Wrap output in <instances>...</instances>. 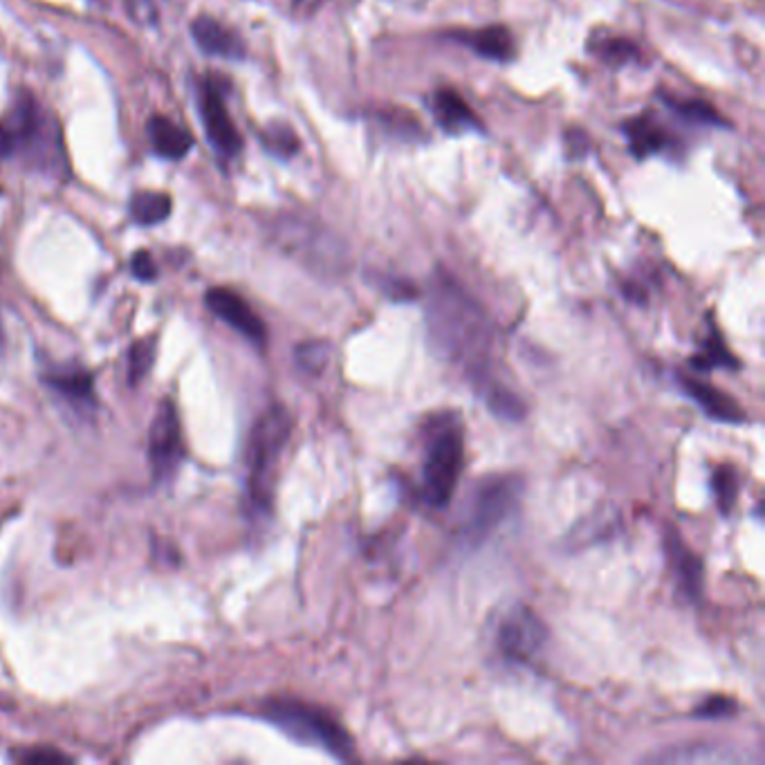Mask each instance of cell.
Returning <instances> with one entry per match:
<instances>
[{
  "label": "cell",
  "mask_w": 765,
  "mask_h": 765,
  "mask_svg": "<svg viewBox=\"0 0 765 765\" xmlns=\"http://www.w3.org/2000/svg\"><path fill=\"white\" fill-rule=\"evenodd\" d=\"M429 331L438 348L485 382L491 328L480 308L449 281H440L429 305Z\"/></svg>",
  "instance_id": "6da1fadb"
},
{
  "label": "cell",
  "mask_w": 765,
  "mask_h": 765,
  "mask_svg": "<svg viewBox=\"0 0 765 765\" xmlns=\"http://www.w3.org/2000/svg\"><path fill=\"white\" fill-rule=\"evenodd\" d=\"M290 433L292 418L281 404L260 414L252 427L245 452V499L252 517H267L273 512L277 472Z\"/></svg>",
  "instance_id": "7a4b0ae2"
},
{
  "label": "cell",
  "mask_w": 765,
  "mask_h": 765,
  "mask_svg": "<svg viewBox=\"0 0 765 765\" xmlns=\"http://www.w3.org/2000/svg\"><path fill=\"white\" fill-rule=\"evenodd\" d=\"M260 714L297 743L320 747L339 761H348L352 756L350 737L333 716H328L320 707H312L301 700L275 698L263 705Z\"/></svg>",
  "instance_id": "3957f363"
},
{
  "label": "cell",
  "mask_w": 765,
  "mask_h": 765,
  "mask_svg": "<svg viewBox=\"0 0 765 765\" xmlns=\"http://www.w3.org/2000/svg\"><path fill=\"white\" fill-rule=\"evenodd\" d=\"M523 499V480L512 474L483 478L467 501L461 523V542L478 548L497 532L519 508Z\"/></svg>",
  "instance_id": "277c9868"
},
{
  "label": "cell",
  "mask_w": 765,
  "mask_h": 765,
  "mask_svg": "<svg viewBox=\"0 0 765 765\" xmlns=\"http://www.w3.org/2000/svg\"><path fill=\"white\" fill-rule=\"evenodd\" d=\"M465 442L459 425H442L431 442L422 463V499L431 508H447L452 501L463 472Z\"/></svg>",
  "instance_id": "5b68a950"
},
{
  "label": "cell",
  "mask_w": 765,
  "mask_h": 765,
  "mask_svg": "<svg viewBox=\"0 0 765 765\" xmlns=\"http://www.w3.org/2000/svg\"><path fill=\"white\" fill-rule=\"evenodd\" d=\"M275 241L288 256H294L299 263L310 267L320 275H337L344 267V252L331 234H322L312 224L283 218L275 224Z\"/></svg>",
  "instance_id": "8992f818"
},
{
  "label": "cell",
  "mask_w": 765,
  "mask_h": 765,
  "mask_svg": "<svg viewBox=\"0 0 765 765\" xmlns=\"http://www.w3.org/2000/svg\"><path fill=\"white\" fill-rule=\"evenodd\" d=\"M185 456L183 444V425H179L177 412L169 399L160 402L158 414L149 431V461L155 483H166L175 476L179 463Z\"/></svg>",
  "instance_id": "52a82bcc"
},
{
  "label": "cell",
  "mask_w": 765,
  "mask_h": 765,
  "mask_svg": "<svg viewBox=\"0 0 765 765\" xmlns=\"http://www.w3.org/2000/svg\"><path fill=\"white\" fill-rule=\"evenodd\" d=\"M198 106H200V119L207 132V140L211 142V147L224 158L236 155L243 149V138L228 111V104H224L222 90L218 88L216 81L207 79L202 83Z\"/></svg>",
  "instance_id": "ba28073f"
},
{
  "label": "cell",
  "mask_w": 765,
  "mask_h": 765,
  "mask_svg": "<svg viewBox=\"0 0 765 765\" xmlns=\"http://www.w3.org/2000/svg\"><path fill=\"white\" fill-rule=\"evenodd\" d=\"M548 631L544 622L528 606H517L508 613L499 628V649L514 662L532 660L546 645Z\"/></svg>",
  "instance_id": "9c48e42d"
},
{
  "label": "cell",
  "mask_w": 765,
  "mask_h": 765,
  "mask_svg": "<svg viewBox=\"0 0 765 765\" xmlns=\"http://www.w3.org/2000/svg\"><path fill=\"white\" fill-rule=\"evenodd\" d=\"M205 303L220 322L228 324L232 331H236L250 344H254L258 348H263L267 344V328H265L263 320L241 294H236L228 288H211L205 294Z\"/></svg>",
  "instance_id": "30bf717a"
},
{
  "label": "cell",
  "mask_w": 765,
  "mask_h": 765,
  "mask_svg": "<svg viewBox=\"0 0 765 765\" xmlns=\"http://www.w3.org/2000/svg\"><path fill=\"white\" fill-rule=\"evenodd\" d=\"M447 38H452L465 45L474 55L497 63H510L517 53L514 36L503 25H489L480 30H454L447 32Z\"/></svg>",
  "instance_id": "8fae6325"
},
{
  "label": "cell",
  "mask_w": 765,
  "mask_h": 765,
  "mask_svg": "<svg viewBox=\"0 0 765 765\" xmlns=\"http://www.w3.org/2000/svg\"><path fill=\"white\" fill-rule=\"evenodd\" d=\"M431 113L436 124L449 135L483 132V121L470 108V104L452 88H440L431 100Z\"/></svg>",
  "instance_id": "7c38bea8"
},
{
  "label": "cell",
  "mask_w": 765,
  "mask_h": 765,
  "mask_svg": "<svg viewBox=\"0 0 765 765\" xmlns=\"http://www.w3.org/2000/svg\"><path fill=\"white\" fill-rule=\"evenodd\" d=\"M681 389L685 391L687 397H692L698 407L716 422L723 425H741L745 422V414L739 407V402L723 393L721 389H716L711 384H705L696 378H681Z\"/></svg>",
  "instance_id": "4fadbf2b"
},
{
  "label": "cell",
  "mask_w": 765,
  "mask_h": 765,
  "mask_svg": "<svg viewBox=\"0 0 765 765\" xmlns=\"http://www.w3.org/2000/svg\"><path fill=\"white\" fill-rule=\"evenodd\" d=\"M622 135L628 142V151L634 153L636 160H647L651 155H658L667 149H671L673 140L669 138V132L649 115H638L626 119L619 126Z\"/></svg>",
  "instance_id": "5bb4252c"
},
{
  "label": "cell",
  "mask_w": 765,
  "mask_h": 765,
  "mask_svg": "<svg viewBox=\"0 0 765 765\" xmlns=\"http://www.w3.org/2000/svg\"><path fill=\"white\" fill-rule=\"evenodd\" d=\"M192 34L194 40L198 43V48L211 57H222V59H243L245 57V45L234 34L230 27H224L220 21L211 16H198L192 23Z\"/></svg>",
  "instance_id": "9a60e30c"
},
{
  "label": "cell",
  "mask_w": 765,
  "mask_h": 765,
  "mask_svg": "<svg viewBox=\"0 0 765 765\" xmlns=\"http://www.w3.org/2000/svg\"><path fill=\"white\" fill-rule=\"evenodd\" d=\"M55 393H59L72 409L90 414L95 409L93 375L83 369H55L43 378Z\"/></svg>",
  "instance_id": "2e32d148"
},
{
  "label": "cell",
  "mask_w": 765,
  "mask_h": 765,
  "mask_svg": "<svg viewBox=\"0 0 765 765\" xmlns=\"http://www.w3.org/2000/svg\"><path fill=\"white\" fill-rule=\"evenodd\" d=\"M147 132L153 151L171 162H177L189 155L192 147H194V138L192 132L183 126H177L175 121H171L169 117L155 115L149 119L147 124Z\"/></svg>",
  "instance_id": "e0dca14e"
},
{
  "label": "cell",
  "mask_w": 765,
  "mask_h": 765,
  "mask_svg": "<svg viewBox=\"0 0 765 765\" xmlns=\"http://www.w3.org/2000/svg\"><path fill=\"white\" fill-rule=\"evenodd\" d=\"M669 555L673 559V568H676V577L683 593L689 600H698L703 593V561L689 546L681 542L679 534L671 536Z\"/></svg>",
  "instance_id": "ac0fdd59"
},
{
  "label": "cell",
  "mask_w": 765,
  "mask_h": 765,
  "mask_svg": "<svg viewBox=\"0 0 765 765\" xmlns=\"http://www.w3.org/2000/svg\"><path fill=\"white\" fill-rule=\"evenodd\" d=\"M171 196L160 192H140L130 200V218L138 224H144V228L164 222L171 216Z\"/></svg>",
  "instance_id": "d6986e66"
},
{
  "label": "cell",
  "mask_w": 765,
  "mask_h": 765,
  "mask_svg": "<svg viewBox=\"0 0 765 765\" xmlns=\"http://www.w3.org/2000/svg\"><path fill=\"white\" fill-rule=\"evenodd\" d=\"M593 53L611 68H624V66H631V63H640V59H642V53H640L638 45L624 36L600 38L593 45Z\"/></svg>",
  "instance_id": "ffe728a7"
},
{
  "label": "cell",
  "mask_w": 765,
  "mask_h": 765,
  "mask_svg": "<svg viewBox=\"0 0 765 765\" xmlns=\"http://www.w3.org/2000/svg\"><path fill=\"white\" fill-rule=\"evenodd\" d=\"M483 389H485V402L494 416H499V418L510 420V422L523 418V414H525L523 402L512 391H508L503 384L487 382Z\"/></svg>",
  "instance_id": "44dd1931"
},
{
  "label": "cell",
  "mask_w": 765,
  "mask_h": 765,
  "mask_svg": "<svg viewBox=\"0 0 765 765\" xmlns=\"http://www.w3.org/2000/svg\"><path fill=\"white\" fill-rule=\"evenodd\" d=\"M664 104L676 113L679 117H683L689 124H700V126H721L728 128V121L718 115V111L700 100H671L664 97Z\"/></svg>",
  "instance_id": "7402d4cb"
},
{
  "label": "cell",
  "mask_w": 765,
  "mask_h": 765,
  "mask_svg": "<svg viewBox=\"0 0 765 765\" xmlns=\"http://www.w3.org/2000/svg\"><path fill=\"white\" fill-rule=\"evenodd\" d=\"M692 367L700 369V371H709V369H718V367H723V369H734L737 362H734V357L730 355V350L726 348V344L721 341V337H718L716 333H709L703 348H700V355H696L692 359Z\"/></svg>",
  "instance_id": "603a6c76"
},
{
  "label": "cell",
  "mask_w": 765,
  "mask_h": 765,
  "mask_svg": "<svg viewBox=\"0 0 765 765\" xmlns=\"http://www.w3.org/2000/svg\"><path fill=\"white\" fill-rule=\"evenodd\" d=\"M331 352L333 350H331V346L326 341H305V344L297 346V350H294L297 367L303 373L317 375V373H322L328 367Z\"/></svg>",
  "instance_id": "cb8c5ba5"
},
{
  "label": "cell",
  "mask_w": 765,
  "mask_h": 765,
  "mask_svg": "<svg viewBox=\"0 0 765 765\" xmlns=\"http://www.w3.org/2000/svg\"><path fill=\"white\" fill-rule=\"evenodd\" d=\"M263 144L269 153L281 158V160H290L292 155H297V151L301 147L299 138L290 126H269L263 132Z\"/></svg>",
  "instance_id": "d4e9b609"
},
{
  "label": "cell",
  "mask_w": 765,
  "mask_h": 765,
  "mask_svg": "<svg viewBox=\"0 0 765 765\" xmlns=\"http://www.w3.org/2000/svg\"><path fill=\"white\" fill-rule=\"evenodd\" d=\"M155 359V344L153 341H138L128 350V382L138 384L151 369Z\"/></svg>",
  "instance_id": "484cf974"
},
{
  "label": "cell",
  "mask_w": 765,
  "mask_h": 765,
  "mask_svg": "<svg viewBox=\"0 0 765 765\" xmlns=\"http://www.w3.org/2000/svg\"><path fill=\"white\" fill-rule=\"evenodd\" d=\"M711 485H714V494H716L718 508H721V512L728 514V512L734 508L737 491H739L734 470H732V467H718V470L714 472Z\"/></svg>",
  "instance_id": "4316f807"
},
{
  "label": "cell",
  "mask_w": 765,
  "mask_h": 765,
  "mask_svg": "<svg viewBox=\"0 0 765 765\" xmlns=\"http://www.w3.org/2000/svg\"><path fill=\"white\" fill-rule=\"evenodd\" d=\"M707 754H698V750H673V752H667L662 756H658L656 761H669V763H676V761H700V758H707V761H743L741 756H732L730 752H723L721 747H703Z\"/></svg>",
  "instance_id": "83f0119b"
},
{
  "label": "cell",
  "mask_w": 765,
  "mask_h": 765,
  "mask_svg": "<svg viewBox=\"0 0 765 765\" xmlns=\"http://www.w3.org/2000/svg\"><path fill=\"white\" fill-rule=\"evenodd\" d=\"M734 709H737V705L732 698L709 696L694 709V716H698V718H726V716H732Z\"/></svg>",
  "instance_id": "f1b7e54d"
},
{
  "label": "cell",
  "mask_w": 765,
  "mask_h": 765,
  "mask_svg": "<svg viewBox=\"0 0 765 765\" xmlns=\"http://www.w3.org/2000/svg\"><path fill=\"white\" fill-rule=\"evenodd\" d=\"M130 273L135 279L149 283L158 277V265L149 252H138L130 258Z\"/></svg>",
  "instance_id": "f546056e"
},
{
  "label": "cell",
  "mask_w": 765,
  "mask_h": 765,
  "mask_svg": "<svg viewBox=\"0 0 765 765\" xmlns=\"http://www.w3.org/2000/svg\"><path fill=\"white\" fill-rule=\"evenodd\" d=\"M16 761L23 763H70V756L61 754L59 750H50V747H34V750H25L14 754Z\"/></svg>",
  "instance_id": "4dcf8cb0"
},
{
  "label": "cell",
  "mask_w": 765,
  "mask_h": 765,
  "mask_svg": "<svg viewBox=\"0 0 765 765\" xmlns=\"http://www.w3.org/2000/svg\"><path fill=\"white\" fill-rule=\"evenodd\" d=\"M566 144H568L570 160H581L583 155L589 153V138H587V132L579 130V128L566 130Z\"/></svg>",
  "instance_id": "1f68e13d"
},
{
  "label": "cell",
  "mask_w": 765,
  "mask_h": 765,
  "mask_svg": "<svg viewBox=\"0 0 765 765\" xmlns=\"http://www.w3.org/2000/svg\"><path fill=\"white\" fill-rule=\"evenodd\" d=\"M16 151V142H14V135L10 130V126H0V160L12 155Z\"/></svg>",
  "instance_id": "d6a6232c"
},
{
  "label": "cell",
  "mask_w": 765,
  "mask_h": 765,
  "mask_svg": "<svg viewBox=\"0 0 765 765\" xmlns=\"http://www.w3.org/2000/svg\"><path fill=\"white\" fill-rule=\"evenodd\" d=\"M0 348H3V326H0Z\"/></svg>",
  "instance_id": "836d02e7"
},
{
  "label": "cell",
  "mask_w": 765,
  "mask_h": 765,
  "mask_svg": "<svg viewBox=\"0 0 765 765\" xmlns=\"http://www.w3.org/2000/svg\"><path fill=\"white\" fill-rule=\"evenodd\" d=\"M294 3L297 5H305V3H310V0H294Z\"/></svg>",
  "instance_id": "e575fe53"
}]
</instances>
